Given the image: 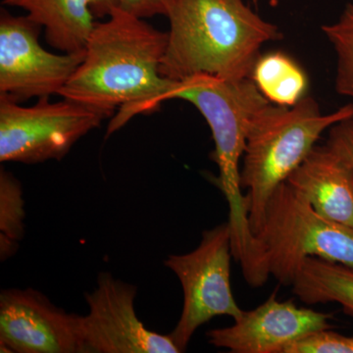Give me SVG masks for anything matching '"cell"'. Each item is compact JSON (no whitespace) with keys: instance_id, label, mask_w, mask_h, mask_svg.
Instances as JSON below:
<instances>
[{"instance_id":"obj_3","label":"cell","mask_w":353,"mask_h":353,"mask_svg":"<svg viewBox=\"0 0 353 353\" xmlns=\"http://www.w3.org/2000/svg\"><path fill=\"white\" fill-rule=\"evenodd\" d=\"M172 99L196 106L210 128L219 169L217 185L229 204L232 253L243 268H254L261 262L263 252L250 228L248 196L241 192V158L253 119L270 102L250 78L229 80L206 74L172 81L152 102L150 111Z\"/></svg>"},{"instance_id":"obj_16","label":"cell","mask_w":353,"mask_h":353,"mask_svg":"<svg viewBox=\"0 0 353 353\" xmlns=\"http://www.w3.org/2000/svg\"><path fill=\"white\" fill-rule=\"evenodd\" d=\"M22 185L6 170L0 172V255L8 259L17 252L25 233Z\"/></svg>"},{"instance_id":"obj_21","label":"cell","mask_w":353,"mask_h":353,"mask_svg":"<svg viewBox=\"0 0 353 353\" xmlns=\"http://www.w3.org/2000/svg\"><path fill=\"white\" fill-rule=\"evenodd\" d=\"M252 1L253 2V3L257 4L260 1V0H252Z\"/></svg>"},{"instance_id":"obj_17","label":"cell","mask_w":353,"mask_h":353,"mask_svg":"<svg viewBox=\"0 0 353 353\" xmlns=\"http://www.w3.org/2000/svg\"><path fill=\"white\" fill-rule=\"evenodd\" d=\"M336 57L334 87L353 103V3L347 4L339 19L322 27Z\"/></svg>"},{"instance_id":"obj_2","label":"cell","mask_w":353,"mask_h":353,"mask_svg":"<svg viewBox=\"0 0 353 353\" xmlns=\"http://www.w3.org/2000/svg\"><path fill=\"white\" fill-rule=\"evenodd\" d=\"M166 17L170 29L160 73L174 82L199 74L250 78L262 46L282 38L278 26L245 0H171Z\"/></svg>"},{"instance_id":"obj_10","label":"cell","mask_w":353,"mask_h":353,"mask_svg":"<svg viewBox=\"0 0 353 353\" xmlns=\"http://www.w3.org/2000/svg\"><path fill=\"white\" fill-rule=\"evenodd\" d=\"M83 316L57 307L38 290L0 294V350L13 353H83Z\"/></svg>"},{"instance_id":"obj_19","label":"cell","mask_w":353,"mask_h":353,"mask_svg":"<svg viewBox=\"0 0 353 353\" xmlns=\"http://www.w3.org/2000/svg\"><path fill=\"white\" fill-rule=\"evenodd\" d=\"M171 0H118L123 10L145 19L157 15L166 16Z\"/></svg>"},{"instance_id":"obj_15","label":"cell","mask_w":353,"mask_h":353,"mask_svg":"<svg viewBox=\"0 0 353 353\" xmlns=\"http://www.w3.org/2000/svg\"><path fill=\"white\" fill-rule=\"evenodd\" d=\"M250 79L270 103L287 108L306 97L308 88L305 72L281 51L260 55Z\"/></svg>"},{"instance_id":"obj_5","label":"cell","mask_w":353,"mask_h":353,"mask_svg":"<svg viewBox=\"0 0 353 353\" xmlns=\"http://www.w3.org/2000/svg\"><path fill=\"white\" fill-rule=\"evenodd\" d=\"M255 236L269 273L283 285H292L308 257L353 267L352 232L323 217L287 182L272 194Z\"/></svg>"},{"instance_id":"obj_9","label":"cell","mask_w":353,"mask_h":353,"mask_svg":"<svg viewBox=\"0 0 353 353\" xmlns=\"http://www.w3.org/2000/svg\"><path fill=\"white\" fill-rule=\"evenodd\" d=\"M136 285L108 272L85 294L88 313L83 316V353H180L169 334L146 328L134 309Z\"/></svg>"},{"instance_id":"obj_4","label":"cell","mask_w":353,"mask_h":353,"mask_svg":"<svg viewBox=\"0 0 353 353\" xmlns=\"http://www.w3.org/2000/svg\"><path fill=\"white\" fill-rule=\"evenodd\" d=\"M352 118L353 103L324 114L307 95L290 108L268 103L259 111L248 131L241 171L253 234L263 224L274 190L303 163L327 130Z\"/></svg>"},{"instance_id":"obj_13","label":"cell","mask_w":353,"mask_h":353,"mask_svg":"<svg viewBox=\"0 0 353 353\" xmlns=\"http://www.w3.org/2000/svg\"><path fill=\"white\" fill-rule=\"evenodd\" d=\"M6 6L18 7L28 18L43 27L46 39L65 53L85 50L97 17H108L118 0H3Z\"/></svg>"},{"instance_id":"obj_12","label":"cell","mask_w":353,"mask_h":353,"mask_svg":"<svg viewBox=\"0 0 353 353\" xmlns=\"http://www.w3.org/2000/svg\"><path fill=\"white\" fill-rule=\"evenodd\" d=\"M319 214L353 233V165L333 145H315L285 181Z\"/></svg>"},{"instance_id":"obj_1","label":"cell","mask_w":353,"mask_h":353,"mask_svg":"<svg viewBox=\"0 0 353 353\" xmlns=\"http://www.w3.org/2000/svg\"><path fill=\"white\" fill-rule=\"evenodd\" d=\"M168 34L145 19L115 7L97 23L88 39L82 63L60 97L114 116L109 137L150 105L172 81L160 73Z\"/></svg>"},{"instance_id":"obj_8","label":"cell","mask_w":353,"mask_h":353,"mask_svg":"<svg viewBox=\"0 0 353 353\" xmlns=\"http://www.w3.org/2000/svg\"><path fill=\"white\" fill-rule=\"evenodd\" d=\"M39 27L26 17L0 16V97L19 102L59 94L82 63L85 50L55 54L39 41Z\"/></svg>"},{"instance_id":"obj_7","label":"cell","mask_w":353,"mask_h":353,"mask_svg":"<svg viewBox=\"0 0 353 353\" xmlns=\"http://www.w3.org/2000/svg\"><path fill=\"white\" fill-rule=\"evenodd\" d=\"M232 257L231 227L226 222L204 231L196 250L165 260L182 285V314L169 334L181 352L206 322L223 315L236 320L243 314L232 290Z\"/></svg>"},{"instance_id":"obj_6","label":"cell","mask_w":353,"mask_h":353,"mask_svg":"<svg viewBox=\"0 0 353 353\" xmlns=\"http://www.w3.org/2000/svg\"><path fill=\"white\" fill-rule=\"evenodd\" d=\"M110 116L66 99L50 102L41 97L34 105L25 108L0 97V161H59L79 139Z\"/></svg>"},{"instance_id":"obj_14","label":"cell","mask_w":353,"mask_h":353,"mask_svg":"<svg viewBox=\"0 0 353 353\" xmlns=\"http://www.w3.org/2000/svg\"><path fill=\"white\" fill-rule=\"evenodd\" d=\"M292 292L307 304L336 303L353 313V267L308 257L292 285Z\"/></svg>"},{"instance_id":"obj_18","label":"cell","mask_w":353,"mask_h":353,"mask_svg":"<svg viewBox=\"0 0 353 353\" xmlns=\"http://www.w3.org/2000/svg\"><path fill=\"white\" fill-rule=\"evenodd\" d=\"M284 353H353V336L321 330L290 343Z\"/></svg>"},{"instance_id":"obj_11","label":"cell","mask_w":353,"mask_h":353,"mask_svg":"<svg viewBox=\"0 0 353 353\" xmlns=\"http://www.w3.org/2000/svg\"><path fill=\"white\" fill-rule=\"evenodd\" d=\"M331 318L292 301H279L274 292L259 307L243 311L232 326L208 332V343L234 353H284L294 341L331 328Z\"/></svg>"},{"instance_id":"obj_20","label":"cell","mask_w":353,"mask_h":353,"mask_svg":"<svg viewBox=\"0 0 353 353\" xmlns=\"http://www.w3.org/2000/svg\"><path fill=\"white\" fill-rule=\"evenodd\" d=\"M328 143L340 150L353 165V118L334 125L330 131Z\"/></svg>"}]
</instances>
